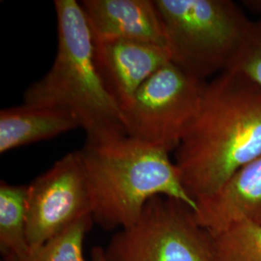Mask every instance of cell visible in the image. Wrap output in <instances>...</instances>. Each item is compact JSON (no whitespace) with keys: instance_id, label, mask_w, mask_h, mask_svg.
Listing matches in <instances>:
<instances>
[{"instance_id":"obj_1","label":"cell","mask_w":261,"mask_h":261,"mask_svg":"<svg viewBox=\"0 0 261 261\" xmlns=\"http://www.w3.org/2000/svg\"><path fill=\"white\" fill-rule=\"evenodd\" d=\"M260 156V87L232 70L216 75L175 150L174 163L188 195L196 204L214 196Z\"/></svg>"},{"instance_id":"obj_2","label":"cell","mask_w":261,"mask_h":261,"mask_svg":"<svg viewBox=\"0 0 261 261\" xmlns=\"http://www.w3.org/2000/svg\"><path fill=\"white\" fill-rule=\"evenodd\" d=\"M57 48L47 74L30 84L23 103L74 115L86 142L127 136L121 109L107 91L94 60L93 37L81 3L56 0Z\"/></svg>"},{"instance_id":"obj_3","label":"cell","mask_w":261,"mask_h":261,"mask_svg":"<svg viewBox=\"0 0 261 261\" xmlns=\"http://www.w3.org/2000/svg\"><path fill=\"white\" fill-rule=\"evenodd\" d=\"M91 197L94 223L105 230L136 224L158 196L179 199L196 211L169 153L128 136L86 142L80 150Z\"/></svg>"},{"instance_id":"obj_4","label":"cell","mask_w":261,"mask_h":261,"mask_svg":"<svg viewBox=\"0 0 261 261\" xmlns=\"http://www.w3.org/2000/svg\"><path fill=\"white\" fill-rule=\"evenodd\" d=\"M171 62L206 81L229 70L252 21L230 0H154Z\"/></svg>"},{"instance_id":"obj_5","label":"cell","mask_w":261,"mask_h":261,"mask_svg":"<svg viewBox=\"0 0 261 261\" xmlns=\"http://www.w3.org/2000/svg\"><path fill=\"white\" fill-rule=\"evenodd\" d=\"M105 252L108 261H213L212 235L191 206L158 196L136 224L112 236Z\"/></svg>"},{"instance_id":"obj_6","label":"cell","mask_w":261,"mask_h":261,"mask_svg":"<svg viewBox=\"0 0 261 261\" xmlns=\"http://www.w3.org/2000/svg\"><path fill=\"white\" fill-rule=\"evenodd\" d=\"M207 84L172 62L162 67L122 110L126 135L168 153L175 151L196 119Z\"/></svg>"},{"instance_id":"obj_7","label":"cell","mask_w":261,"mask_h":261,"mask_svg":"<svg viewBox=\"0 0 261 261\" xmlns=\"http://www.w3.org/2000/svg\"><path fill=\"white\" fill-rule=\"evenodd\" d=\"M86 216H92L91 197L81 152L75 150L28 185L29 248L47 242Z\"/></svg>"},{"instance_id":"obj_8","label":"cell","mask_w":261,"mask_h":261,"mask_svg":"<svg viewBox=\"0 0 261 261\" xmlns=\"http://www.w3.org/2000/svg\"><path fill=\"white\" fill-rule=\"evenodd\" d=\"M94 60L107 91L122 110L143 84L171 62L168 47L132 40H93Z\"/></svg>"},{"instance_id":"obj_9","label":"cell","mask_w":261,"mask_h":261,"mask_svg":"<svg viewBox=\"0 0 261 261\" xmlns=\"http://www.w3.org/2000/svg\"><path fill=\"white\" fill-rule=\"evenodd\" d=\"M93 40H132L168 47L154 0H83Z\"/></svg>"},{"instance_id":"obj_10","label":"cell","mask_w":261,"mask_h":261,"mask_svg":"<svg viewBox=\"0 0 261 261\" xmlns=\"http://www.w3.org/2000/svg\"><path fill=\"white\" fill-rule=\"evenodd\" d=\"M196 217L211 234L239 222L261 225V156L239 169L214 196L198 201Z\"/></svg>"},{"instance_id":"obj_11","label":"cell","mask_w":261,"mask_h":261,"mask_svg":"<svg viewBox=\"0 0 261 261\" xmlns=\"http://www.w3.org/2000/svg\"><path fill=\"white\" fill-rule=\"evenodd\" d=\"M76 128H81L76 118L64 111L27 103L7 108L0 112V153L50 140Z\"/></svg>"},{"instance_id":"obj_12","label":"cell","mask_w":261,"mask_h":261,"mask_svg":"<svg viewBox=\"0 0 261 261\" xmlns=\"http://www.w3.org/2000/svg\"><path fill=\"white\" fill-rule=\"evenodd\" d=\"M28 186L0 182V252L20 255L30 249L27 238Z\"/></svg>"},{"instance_id":"obj_13","label":"cell","mask_w":261,"mask_h":261,"mask_svg":"<svg viewBox=\"0 0 261 261\" xmlns=\"http://www.w3.org/2000/svg\"><path fill=\"white\" fill-rule=\"evenodd\" d=\"M93 224V216H86L47 242L20 255H5L2 261H85L84 238Z\"/></svg>"},{"instance_id":"obj_14","label":"cell","mask_w":261,"mask_h":261,"mask_svg":"<svg viewBox=\"0 0 261 261\" xmlns=\"http://www.w3.org/2000/svg\"><path fill=\"white\" fill-rule=\"evenodd\" d=\"M211 235L213 261H261V225L239 222Z\"/></svg>"},{"instance_id":"obj_15","label":"cell","mask_w":261,"mask_h":261,"mask_svg":"<svg viewBox=\"0 0 261 261\" xmlns=\"http://www.w3.org/2000/svg\"><path fill=\"white\" fill-rule=\"evenodd\" d=\"M229 70L247 76L261 88V19L252 21L249 35Z\"/></svg>"},{"instance_id":"obj_16","label":"cell","mask_w":261,"mask_h":261,"mask_svg":"<svg viewBox=\"0 0 261 261\" xmlns=\"http://www.w3.org/2000/svg\"><path fill=\"white\" fill-rule=\"evenodd\" d=\"M91 260L92 261H108V258L106 256L105 249L102 247H94L91 250Z\"/></svg>"},{"instance_id":"obj_17","label":"cell","mask_w":261,"mask_h":261,"mask_svg":"<svg viewBox=\"0 0 261 261\" xmlns=\"http://www.w3.org/2000/svg\"><path fill=\"white\" fill-rule=\"evenodd\" d=\"M244 6L254 13H261V0H251L245 1Z\"/></svg>"}]
</instances>
